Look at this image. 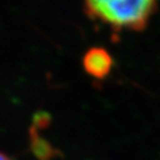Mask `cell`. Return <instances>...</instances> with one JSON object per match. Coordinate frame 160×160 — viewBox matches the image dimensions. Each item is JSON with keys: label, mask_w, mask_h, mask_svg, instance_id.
Wrapping results in <instances>:
<instances>
[{"label": "cell", "mask_w": 160, "mask_h": 160, "mask_svg": "<svg viewBox=\"0 0 160 160\" xmlns=\"http://www.w3.org/2000/svg\"><path fill=\"white\" fill-rule=\"evenodd\" d=\"M52 121L51 115L45 110H40L35 113V116L32 117V123L31 127H33L35 129H37L39 131L40 129H46L50 126Z\"/></svg>", "instance_id": "obj_4"}, {"label": "cell", "mask_w": 160, "mask_h": 160, "mask_svg": "<svg viewBox=\"0 0 160 160\" xmlns=\"http://www.w3.org/2000/svg\"><path fill=\"white\" fill-rule=\"evenodd\" d=\"M158 3L155 0H90L83 10L91 19L108 23L113 29L129 28L141 31L156 12Z\"/></svg>", "instance_id": "obj_1"}, {"label": "cell", "mask_w": 160, "mask_h": 160, "mask_svg": "<svg viewBox=\"0 0 160 160\" xmlns=\"http://www.w3.org/2000/svg\"><path fill=\"white\" fill-rule=\"evenodd\" d=\"M30 150L38 160H53L61 156L59 149H56L51 143L39 135V131L33 127L29 128Z\"/></svg>", "instance_id": "obj_3"}, {"label": "cell", "mask_w": 160, "mask_h": 160, "mask_svg": "<svg viewBox=\"0 0 160 160\" xmlns=\"http://www.w3.org/2000/svg\"><path fill=\"white\" fill-rule=\"evenodd\" d=\"M112 65V57L107 50L100 47L90 48L82 59V66L86 72L99 80L105 79L109 75Z\"/></svg>", "instance_id": "obj_2"}, {"label": "cell", "mask_w": 160, "mask_h": 160, "mask_svg": "<svg viewBox=\"0 0 160 160\" xmlns=\"http://www.w3.org/2000/svg\"><path fill=\"white\" fill-rule=\"evenodd\" d=\"M0 160H12V159H10L8 156H6L5 153L2 152H0Z\"/></svg>", "instance_id": "obj_5"}]
</instances>
